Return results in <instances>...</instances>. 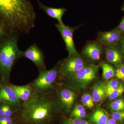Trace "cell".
<instances>
[{
  "label": "cell",
  "instance_id": "obj_1",
  "mask_svg": "<svg viewBox=\"0 0 124 124\" xmlns=\"http://www.w3.org/2000/svg\"><path fill=\"white\" fill-rule=\"evenodd\" d=\"M54 90L35 93L22 104L15 117L17 124H50L59 110Z\"/></svg>",
  "mask_w": 124,
  "mask_h": 124
},
{
  "label": "cell",
  "instance_id": "obj_2",
  "mask_svg": "<svg viewBox=\"0 0 124 124\" xmlns=\"http://www.w3.org/2000/svg\"><path fill=\"white\" fill-rule=\"evenodd\" d=\"M36 18L29 0H0V20L11 32L29 33L35 27Z\"/></svg>",
  "mask_w": 124,
  "mask_h": 124
},
{
  "label": "cell",
  "instance_id": "obj_3",
  "mask_svg": "<svg viewBox=\"0 0 124 124\" xmlns=\"http://www.w3.org/2000/svg\"><path fill=\"white\" fill-rule=\"evenodd\" d=\"M20 34L9 33L0 41V79L4 84L10 83L11 70L16 62L22 57L18 46Z\"/></svg>",
  "mask_w": 124,
  "mask_h": 124
},
{
  "label": "cell",
  "instance_id": "obj_4",
  "mask_svg": "<svg viewBox=\"0 0 124 124\" xmlns=\"http://www.w3.org/2000/svg\"><path fill=\"white\" fill-rule=\"evenodd\" d=\"M100 66L92 63L87 64L76 72L63 77L62 79L71 88L84 89L96 79Z\"/></svg>",
  "mask_w": 124,
  "mask_h": 124
},
{
  "label": "cell",
  "instance_id": "obj_5",
  "mask_svg": "<svg viewBox=\"0 0 124 124\" xmlns=\"http://www.w3.org/2000/svg\"><path fill=\"white\" fill-rule=\"evenodd\" d=\"M59 76H61L58 63L50 70L39 71L38 77L29 84L35 93L53 91L55 90L56 82Z\"/></svg>",
  "mask_w": 124,
  "mask_h": 124
},
{
  "label": "cell",
  "instance_id": "obj_6",
  "mask_svg": "<svg viewBox=\"0 0 124 124\" xmlns=\"http://www.w3.org/2000/svg\"><path fill=\"white\" fill-rule=\"evenodd\" d=\"M62 85L56 90V98L59 110L68 113L71 110L76 96L75 93L66 84Z\"/></svg>",
  "mask_w": 124,
  "mask_h": 124
},
{
  "label": "cell",
  "instance_id": "obj_7",
  "mask_svg": "<svg viewBox=\"0 0 124 124\" xmlns=\"http://www.w3.org/2000/svg\"><path fill=\"white\" fill-rule=\"evenodd\" d=\"M87 65L84 59L78 54L68 56L59 63V71L62 78L76 72Z\"/></svg>",
  "mask_w": 124,
  "mask_h": 124
},
{
  "label": "cell",
  "instance_id": "obj_8",
  "mask_svg": "<svg viewBox=\"0 0 124 124\" xmlns=\"http://www.w3.org/2000/svg\"><path fill=\"white\" fill-rule=\"evenodd\" d=\"M55 26L61 34L65 43L66 50L68 53V56L78 54L73 41V35L74 32L79 26L71 27L64 24L59 23L55 24Z\"/></svg>",
  "mask_w": 124,
  "mask_h": 124
},
{
  "label": "cell",
  "instance_id": "obj_9",
  "mask_svg": "<svg viewBox=\"0 0 124 124\" xmlns=\"http://www.w3.org/2000/svg\"><path fill=\"white\" fill-rule=\"evenodd\" d=\"M22 56L33 62L39 71L46 70L44 53L35 44L31 45L25 51H23Z\"/></svg>",
  "mask_w": 124,
  "mask_h": 124
},
{
  "label": "cell",
  "instance_id": "obj_10",
  "mask_svg": "<svg viewBox=\"0 0 124 124\" xmlns=\"http://www.w3.org/2000/svg\"><path fill=\"white\" fill-rule=\"evenodd\" d=\"M10 83L4 84L2 85L0 89V100L1 103L11 104L19 110L22 104L11 87Z\"/></svg>",
  "mask_w": 124,
  "mask_h": 124
},
{
  "label": "cell",
  "instance_id": "obj_11",
  "mask_svg": "<svg viewBox=\"0 0 124 124\" xmlns=\"http://www.w3.org/2000/svg\"><path fill=\"white\" fill-rule=\"evenodd\" d=\"M123 34L116 28L108 31L99 32L97 37V41L103 46H117Z\"/></svg>",
  "mask_w": 124,
  "mask_h": 124
},
{
  "label": "cell",
  "instance_id": "obj_12",
  "mask_svg": "<svg viewBox=\"0 0 124 124\" xmlns=\"http://www.w3.org/2000/svg\"><path fill=\"white\" fill-rule=\"evenodd\" d=\"M103 46L96 41H89L82 49V53L92 61L100 60L103 51Z\"/></svg>",
  "mask_w": 124,
  "mask_h": 124
},
{
  "label": "cell",
  "instance_id": "obj_13",
  "mask_svg": "<svg viewBox=\"0 0 124 124\" xmlns=\"http://www.w3.org/2000/svg\"><path fill=\"white\" fill-rule=\"evenodd\" d=\"M106 59L109 63L117 67L124 64V54L117 46H103Z\"/></svg>",
  "mask_w": 124,
  "mask_h": 124
},
{
  "label": "cell",
  "instance_id": "obj_14",
  "mask_svg": "<svg viewBox=\"0 0 124 124\" xmlns=\"http://www.w3.org/2000/svg\"><path fill=\"white\" fill-rule=\"evenodd\" d=\"M41 9L44 11L49 17L57 19L59 24H64L63 22L62 18L67 11L64 8H54L49 7L45 5L39 0H35Z\"/></svg>",
  "mask_w": 124,
  "mask_h": 124
},
{
  "label": "cell",
  "instance_id": "obj_15",
  "mask_svg": "<svg viewBox=\"0 0 124 124\" xmlns=\"http://www.w3.org/2000/svg\"><path fill=\"white\" fill-rule=\"evenodd\" d=\"M10 85L22 104L29 100L34 93L29 84L25 85H18L10 83Z\"/></svg>",
  "mask_w": 124,
  "mask_h": 124
},
{
  "label": "cell",
  "instance_id": "obj_16",
  "mask_svg": "<svg viewBox=\"0 0 124 124\" xmlns=\"http://www.w3.org/2000/svg\"><path fill=\"white\" fill-rule=\"evenodd\" d=\"M106 84L103 82H98L95 84L93 87L92 93L94 101H101L106 96Z\"/></svg>",
  "mask_w": 124,
  "mask_h": 124
},
{
  "label": "cell",
  "instance_id": "obj_17",
  "mask_svg": "<svg viewBox=\"0 0 124 124\" xmlns=\"http://www.w3.org/2000/svg\"><path fill=\"white\" fill-rule=\"evenodd\" d=\"M90 120L95 124H107L108 120L107 113L102 109H98L93 113Z\"/></svg>",
  "mask_w": 124,
  "mask_h": 124
},
{
  "label": "cell",
  "instance_id": "obj_18",
  "mask_svg": "<svg viewBox=\"0 0 124 124\" xmlns=\"http://www.w3.org/2000/svg\"><path fill=\"white\" fill-rule=\"evenodd\" d=\"M19 110L11 104L1 103L0 105V115L15 118Z\"/></svg>",
  "mask_w": 124,
  "mask_h": 124
},
{
  "label": "cell",
  "instance_id": "obj_19",
  "mask_svg": "<svg viewBox=\"0 0 124 124\" xmlns=\"http://www.w3.org/2000/svg\"><path fill=\"white\" fill-rule=\"evenodd\" d=\"M101 67L103 77L105 79H109L115 75L116 70L110 64L104 63L102 64Z\"/></svg>",
  "mask_w": 124,
  "mask_h": 124
},
{
  "label": "cell",
  "instance_id": "obj_20",
  "mask_svg": "<svg viewBox=\"0 0 124 124\" xmlns=\"http://www.w3.org/2000/svg\"><path fill=\"white\" fill-rule=\"evenodd\" d=\"M111 110L115 111L124 110V101L123 99L115 100L109 105Z\"/></svg>",
  "mask_w": 124,
  "mask_h": 124
},
{
  "label": "cell",
  "instance_id": "obj_21",
  "mask_svg": "<svg viewBox=\"0 0 124 124\" xmlns=\"http://www.w3.org/2000/svg\"><path fill=\"white\" fill-rule=\"evenodd\" d=\"M119 82L116 79H113L108 82L106 86V96H108L111 93L116 90L119 86Z\"/></svg>",
  "mask_w": 124,
  "mask_h": 124
},
{
  "label": "cell",
  "instance_id": "obj_22",
  "mask_svg": "<svg viewBox=\"0 0 124 124\" xmlns=\"http://www.w3.org/2000/svg\"><path fill=\"white\" fill-rule=\"evenodd\" d=\"M81 101L85 106L89 108H92L94 107V101L93 97L89 94H85L82 95Z\"/></svg>",
  "mask_w": 124,
  "mask_h": 124
},
{
  "label": "cell",
  "instance_id": "obj_23",
  "mask_svg": "<svg viewBox=\"0 0 124 124\" xmlns=\"http://www.w3.org/2000/svg\"><path fill=\"white\" fill-rule=\"evenodd\" d=\"M62 124H90L85 120L81 118H65L62 121Z\"/></svg>",
  "mask_w": 124,
  "mask_h": 124
},
{
  "label": "cell",
  "instance_id": "obj_24",
  "mask_svg": "<svg viewBox=\"0 0 124 124\" xmlns=\"http://www.w3.org/2000/svg\"><path fill=\"white\" fill-rule=\"evenodd\" d=\"M124 92V85L123 84H121L119 85L118 88L109 94L108 97L110 100H115L122 95Z\"/></svg>",
  "mask_w": 124,
  "mask_h": 124
},
{
  "label": "cell",
  "instance_id": "obj_25",
  "mask_svg": "<svg viewBox=\"0 0 124 124\" xmlns=\"http://www.w3.org/2000/svg\"><path fill=\"white\" fill-rule=\"evenodd\" d=\"M10 32L5 24L0 20V41Z\"/></svg>",
  "mask_w": 124,
  "mask_h": 124
},
{
  "label": "cell",
  "instance_id": "obj_26",
  "mask_svg": "<svg viewBox=\"0 0 124 124\" xmlns=\"http://www.w3.org/2000/svg\"><path fill=\"white\" fill-rule=\"evenodd\" d=\"M111 118L116 122H122L124 120V110L115 111L111 114Z\"/></svg>",
  "mask_w": 124,
  "mask_h": 124
},
{
  "label": "cell",
  "instance_id": "obj_27",
  "mask_svg": "<svg viewBox=\"0 0 124 124\" xmlns=\"http://www.w3.org/2000/svg\"><path fill=\"white\" fill-rule=\"evenodd\" d=\"M0 124H17L15 117L0 115Z\"/></svg>",
  "mask_w": 124,
  "mask_h": 124
},
{
  "label": "cell",
  "instance_id": "obj_28",
  "mask_svg": "<svg viewBox=\"0 0 124 124\" xmlns=\"http://www.w3.org/2000/svg\"><path fill=\"white\" fill-rule=\"evenodd\" d=\"M116 77L119 79L124 80V64H121L119 66L117 67L116 70Z\"/></svg>",
  "mask_w": 124,
  "mask_h": 124
},
{
  "label": "cell",
  "instance_id": "obj_29",
  "mask_svg": "<svg viewBox=\"0 0 124 124\" xmlns=\"http://www.w3.org/2000/svg\"><path fill=\"white\" fill-rule=\"evenodd\" d=\"M85 111V110L83 106L81 104L76 105L72 111V115H73L74 114L79 113L81 112Z\"/></svg>",
  "mask_w": 124,
  "mask_h": 124
},
{
  "label": "cell",
  "instance_id": "obj_30",
  "mask_svg": "<svg viewBox=\"0 0 124 124\" xmlns=\"http://www.w3.org/2000/svg\"><path fill=\"white\" fill-rule=\"evenodd\" d=\"M117 46L119 48L122 53L124 55V34L122 35V38L120 40Z\"/></svg>",
  "mask_w": 124,
  "mask_h": 124
},
{
  "label": "cell",
  "instance_id": "obj_31",
  "mask_svg": "<svg viewBox=\"0 0 124 124\" xmlns=\"http://www.w3.org/2000/svg\"><path fill=\"white\" fill-rule=\"evenodd\" d=\"M116 28L123 35L124 34V16L122 18L119 24Z\"/></svg>",
  "mask_w": 124,
  "mask_h": 124
},
{
  "label": "cell",
  "instance_id": "obj_32",
  "mask_svg": "<svg viewBox=\"0 0 124 124\" xmlns=\"http://www.w3.org/2000/svg\"><path fill=\"white\" fill-rule=\"evenodd\" d=\"M86 112L85 111L81 112L74 114L72 115L73 117L76 118H81L84 117L86 116Z\"/></svg>",
  "mask_w": 124,
  "mask_h": 124
},
{
  "label": "cell",
  "instance_id": "obj_33",
  "mask_svg": "<svg viewBox=\"0 0 124 124\" xmlns=\"http://www.w3.org/2000/svg\"><path fill=\"white\" fill-rule=\"evenodd\" d=\"M107 124H117V122L113 120L112 118L109 119Z\"/></svg>",
  "mask_w": 124,
  "mask_h": 124
},
{
  "label": "cell",
  "instance_id": "obj_34",
  "mask_svg": "<svg viewBox=\"0 0 124 124\" xmlns=\"http://www.w3.org/2000/svg\"><path fill=\"white\" fill-rule=\"evenodd\" d=\"M4 83L2 82V81L0 79V89H1V87H2V85H3Z\"/></svg>",
  "mask_w": 124,
  "mask_h": 124
},
{
  "label": "cell",
  "instance_id": "obj_35",
  "mask_svg": "<svg viewBox=\"0 0 124 124\" xmlns=\"http://www.w3.org/2000/svg\"><path fill=\"white\" fill-rule=\"evenodd\" d=\"M121 10L124 11V3L123 6H122V8H121Z\"/></svg>",
  "mask_w": 124,
  "mask_h": 124
},
{
  "label": "cell",
  "instance_id": "obj_36",
  "mask_svg": "<svg viewBox=\"0 0 124 124\" xmlns=\"http://www.w3.org/2000/svg\"><path fill=\"white\" fill-rule=\"evenodd\" d=\"M1 103V100H0V105Z\"/></svg>",
  "mask_w": 124,
  "mask_h": 124
},
{
  "label": "cell",
  "instance_id": "obj_37",
  "mask_svg": "<svg viewBox=\"0 0 124 124\" xmlns=\"http://www.w3.org/2000/svg\"></svg>",
  "mask_w": 124,
  "mask_h": 124
}]
</instances>
